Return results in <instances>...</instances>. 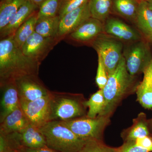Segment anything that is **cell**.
Masks as SVG:
<instances>
[{
  "label": "cell",
  "mask_w": 152,
  "mask_h": 152,
  "mask_svg": "<svg viewBox=\"0 0 152 152\" xmlns=\"http://www.w3.org/2000/svg\"><path fill=\"white\" fill-rule=\"evenodd\" d=\"M30 123L21 106L6 117L0 124V134L7 135L23 130Z\"/></svg>",
  "instance_id": "cell-17"
},
{
  "label": "cell",
  "mask_w": 152,
  "mask_h": 152,
  "mask_svg": "<svg viewBox=\"0 0 152 152\" xmlns=\"http://www.w3.org/2000/svg\"><path fill=\"white\" fill-rule=\"evenodd\" d=\"M116 152H150L148 150L140 146L134 141L124 142L121 146L116 148Z\"/></svg>",
  "instance_id": "cell-31"
},
{
  "label": "cell",
  "mask_w": 152,
  "mask_h": 152,
  "mask_svg": "<svg viewBox=\"0 0 152 152\" xmlns=\"http://www.w3.org/2000/svg\"><path fill=\"white\" fill-rule=\"evenodd\" d=\"M104 32L127 43L141 39L138 31L116 18L109 17L107 19L104 23Z\"/></svg>",
  "instance_id": "cell-13"
},
{
  "label": "cell",
  "mask_w": 152,
  "mask_h": 152,
  "mask_svg": "<svg viewBox=\"0 0 152 152\" xmlns=\"http://www.w3.org/2000/svg\"><path fill=\"white\" fill-rule=\"evenodd\" d=\"M103 33L104 23L91 17L68 37L78 42L91 43L96 38Z\"/></svg>",
  "instance_id": "cell-14"
},
{
  "label": "cell",
  "mask_w": 152,
  "mask_h": 152,
  "mask_svg": "<svg viewBox=\"0 0 152 152\" xmlns=\"http://www.w3.org/2000/svg\"><path fill=\"white\" fill-rule=\"evenodd\" d=\"M98 56V64L96 82L99 89H103L108 79V75L102 59L99 55Z\"/></svg>",
  "instance_id": "cell-30"
},
{
  "label": "cell",
  "mask_w": 152,
  "mask_h": 152,
  "mask_svg": "<svg viewBox=\"0 0 152 152\" xmlns=\"http://www.w3.org/2000/svg\"><path fill=\"white\" fill-rule=\"evenodd\" d=\"M140 0H113V10L120 16L135 23Z\"/></svg>",
  "instance_id": "cell-21"
},
{
  "label": "cell",
  "mask_w": 152,
  "mask_h": 152,
  "mask_svg": "<svg viewBox=\"0 0 152 152\" xmlns=\"http://www.w3.org/2000/svg\"><path fill=\"white\" fill-rule=\"evenodd\" d=\"M29 1L39 8L40 6L46 0H29Z\"/></svg>",
  "instance_id": "cell-35"
},
{
  "label": "cell",
  "mask_w": 152,
  "mask_h": 152,
  "mask_svg": "<svg viewBox=\"0 0 152 152\" xmlns=\"http://www.w3.org/2000/svg\"><path fill=\"white\" fill-rule=\"evenodd\" d=\"M61 1V0L45 1L39 7L38 11V19L58 16Z\"/></svg>",
  "instance_id": "cell-27"
},
{
  "label": "cell",
  "mask_w": 152,
  "mask_h": 152,
  "mask_svg": "<svg viewBox=\"0 0 152 152\" xmlns=\"http://www.w3.org/2000/svg\"><path fill=\"white\" fill-rule=\"evenodd\" d=\"M38 10V7L28 0L15 14L9 23L0 30L1 39L13 36L20 26Z\"/></svg>",
  "instance_id": "cell-16"
},
{
  "label": "cell",
  "mask_w": 152,
  "mask_h": 152,
  "mask_svg": "<svg viewBox=\"0 0 152 152\" xmlns=\"http://www.w3.org/2000/svg\"><path fill=\"white\" fill-rule=\"evenodd\" d=\"M148 122L149 128H150L152 129V118L148 121Z\"/></svg>",
  "instance_id": "cell-37"
},
{
  "label": "cell",
  "mask_w": 152,
  "mask_h": 152,
  "mask_svg": "<svg viewBox=\"0 0 152 152\" xmlns=\"http://www.w3.org/2000/svg\"><path fill=\"white\" fill-rule=\"evenodd\" d=\"M59 41L56 38L46 37L34 32L21 49L28 58L41 64Z\"/></svg>",
  "instance_id": "cell-9"
},
{
  "label": "cell",
  "mask_w": 152,
  "mask_h": 152,
  "mask_svg": "<svg viewBox=\"0 0 152 152\" xmlns=\"http://www.w3.org/2000/svg\"><path fill=\"white\" fill-rule=\"evenodd\" d=\"M41 64L25 56L14 45L13 36L0 41V84L29 75H38Z\"/></svg>",
  "instance_id": "cell-1"
},
{
  "label": "cell",
  "mask_w": 152,
  "mask_h": 152,
  "mask_svg": "<svg viewBox=\"0 0 152 152\" xmlns=\"http://www.w3.org/2000/svg\"><path fill=\"white\" fill-rule=\"evenodd\" d=\"M142 80L137 87V100L145 109L152 108V60L143 72Z\"/></svg>",
  "instance_id": "cell-18"
},
{
  "label": "cell",
  "mask_w": 152,
  "mask_h": 152,
  "mask_svg": "<svg viewBox=\"0 0 152 152\" xmlns=\"http://www.w3.org/2000/svg\"><path fill=\"white\" fill-rule=\"evenodd\" d=\"M16 150L19 152H61L56 151V150L52 149L47 146L38 149L20 148Z\"/></svg>",
  "instance_id": "cell-34"
},
{
  "label": "cell",
  "mask_w": 152,
  "mask_h": 152,
  "mask_svg": "<svg viewBox=\"0 0 152 152\" xmlns=\"http://www.w3.org/2000/svg\"><path fill=\"white\" fill-rule=\"evenodd\" d=\"M60 21L58 16L37 19L35 31L46 37L57 39Z\"/></svg>",
  "instance_id": "cell-24"
},
{
  "label": "cell",
  "mask_w": 152,
  "mask_h": 152,
  "mask_svg": "<svg viewBox=\"0 0 152 152\" xmlns=\"http://www.w3.org/2000/svg\"><path fill=\"white\" fill-rule=\"evenodd\" d=\"M133 125L130 127L125 130L121 134L124 142L135 140L149 136L148 122L145 114L141 113L133 120Z\"/></svg>",
  "instance_id": "cell-20"
},
{
  "label": "cell",
  "mask_w": 152,
  "mask_h": 152,
  "mask_svg": "<svg viewBox=\"0 0 152 152\" xmlns=\"http://www.w3.org/2000/svg\"><path fill=\"white\" fill-rule=\"evenodd\" d=\"M145 1L147 2L150 8L152 10V0H145Z\"/></svg>",
  "instance_id": "cell-36"
},
{
  "label": "cell",
  "mask_w": 152,
  "mask_h": 152,
  "mask_svg": "<svg viewBox=\"0 0 152 152\" xmlns=\"http://www.w3.org/2000/svg\"><path fill=\"white\" fill-rule=\"evenodd\" d=\"M110 117L98 116L93 118L86 115L61 122L80 139L103 141L104 131L110 122Z\"/></svg>",
  "instance_id": "cell-5"
},
{
  "label": "cell",
  "mask_w": 152,
  "mask_h": 152,
  "mask_svg": "<svg viewBox=\"0 0 152 152\" xmlns=\"http://www.w3.org/2000/svg\"><path fill=\"white\" fill-rule=\"evenodd\" d=\"M28 0H1L0 30L10 21L11 19Z\"/></svg>",
  "instance_id": "cell-23"
},
{
  "label": "cell",
  "mask_w": 152,
  "mask_h": 152,
  "mask_svg": "<svg viewBox=\"0 0 152 152\" xmlns=\"http://www.w3.org/2000/svg\"><path fill=\"white\" fill-rule=\"evenodd\" d=\"M91 17L104 23L113 10V0H89Z\"/></svg>",
  "instance_id": "cell-25"
},
{
  "label": "cell",
  "mask_w": 152,
  "mask_h": 152,
  "mask_svg": "<svg viewBox=\"0 0 152 152\" xmlns=\"http://www.w3.org/2000/svg\"><path fill=\"white\" fill-rule=\"evenodd\" d=\"M78 152H116V148L107 146L103 141L91 140L87 141Z\"/></svg>",
  "instance_id": "cell-28"
},
{
  "label": "cell",
  "mask_w": 152,
  "mask_h": 152,
  "mask_svg": "<svg viewBox=\"0 0 152 152\" xmlns=\"http://www.w3.org/2000/svg\"><path fill=\"white\" fill-rule=\"evenodd\" d=\"M105 104L103 90L99 89L92 95L88 100L84 102V105L88 108L87 116L94 118L101 115L104 111Z\"/></svg>",
  "instance_id": "cell-26"
},
{
  "label": "cell",
  "mask_w": 152,
  "mask_h": 152,
  "mask_svg": "<svg viewBox=\"0 0 152 152\" xmlns=\"http://www.w3.org/2000/svg\"><path fill=\"white\" fill-rule=\"evenodd\" d=\"M40 130L46 146L61 152H78L87 141L80 139L61 121H50Z\"/></svg>",
  "instance_id": "cell-3"
},
{
  "label": "cell",
  "mask_w": 152,
  "mask_h": 152,
  "mask_svg": "<svg viewBox=\"0 0 152 152\" xmlns=\"http://www.w3.org/2000/svg\"><path fill=\"white\" fill-rule=\"evenodd\" d=\"M135 23L147 40L152 42V10L145 0H140Z\"/></svg>",
  "instance_id": "cell-19"
},
{
  "label": "cell",
  "mask_w": 152,
  "mask_h": 152,
  "mask_svg": "<svg viewBox=\"0 0 152 152\" xmlns=\"http://www.w3.org/2000/svg\"><path fill=\"white\" fill-rule=\"evenodd\" d=\"M20 102H29L50 94L39 79L38 75H29L15 80Z\"/></svg>",
  "instance_id": "cell-11"
},
{
  "label": "cell",
  "mask_w": 152,
  "mask_h": 152,
  "mask_svg": "<svg viewBox=\"0 0 152 152\" xmlns=\"http://www.w3.org/2000/svg\"><path fill=\"white\" fill-rule=\"evenodd\" d=\"M88 1L78 8L68 13L60 19L57 37L59 42L70 34L86 20L91 17Z\"/></svg>",
  "instance_id": "cell-12"
},
{
  "label": "cell",
  "mask_w": 152,
  "mask_h": 152,
  "mask_svg": "<svg viewBox=\"0 0 152 152\" xmlns=\"http://www.w3.org/2000/svg\"><path fill=\"white\" fill-rule=\"evenodd\" d=\"M84 102L76 95L51 92L50 121H64L84 116Z\"/></svg>",
  "instance_id": "cell-4"
},
{
  "label": "cell",
  "mask_w": 152,
  "mask_h": 152,
  "mask_svg": "<svg viewBox=\"0 0 152 152\" xmlns=\"http://www.w3.org/2000/svg\"><path fill=\"white\" fill-rule=\"evenodd\" d=\"M10 152H19L16 150L13 149H11Z\"/></svg>",
  "instance_id": "cell-38"
},
{
  "label": "cell",
  "mask_w": 152,
  "mask_h": 152,
  "mask_svg": "<svg viewBox=\"0 0 152 152\" xmlns=\"http://www.w3.org/2000/svg\"><path fill=\"white\" fill-rule=\"evenodd\" d=\"M11 149L6 136L0 134V152H10Z\"/></svg>",
  "instance_id": "cell-33"
},
{
  "label": "cell",
  "mask_w": 152,
  "mask_h": 152,
  "mask_svg": "<svg viewBox=\"0 0 152 152\" xmlns=\"http://www.w3.org/2000/svg\"><path fill=\"white\" fill-rule=\"evenodd\" d=\"M89 0H61L58 16L60 19L71 11L78 8Z\"/></svg>",
  "instance_id": "cell-29"
},
{
  "label": "cell",
  "mask_w": 152,
  "mask_h": 152,
  "mask_svg": "<svg viewBox=\"0 0 152 152\" xmlns=\"http://www.w3.org/2000/svg\"><path fill=\"white\" fill-rule=\"evenodd\" d=\"M133 79L128 72L123 56L116 69L109 76L107 82L102 90L105 107L100 116L110 117L118 105L130 91Z\"/></svg>",
  "instance_id": "cell-2"
},
{
  "label": "cell",
  "mask_w": 152,
  "mask_h": 152,
  "mask_svg": "<svg viewBox=\"0 0 152 152\" xmlns=\"http://www.w3.org/2000/svg\"><path fill=\"white\" fill-rule=\"evenodd\" d=\"M50 94L36 100L20 102L21 107L30 124L40 128L50 121Z\"/></svg>",
  "instance_id": "cell-10"
},
{
  "label": "cell",
  "mask_w": 152,
  "mask_h": 152,
  "mask_svg": "<svg viewBox=\"0 0 152 152\" xmlns=\"http://www.w3.org/2000/svg\"><path fill=\"white\" fill-rule=\"evenodd\" d=\"M140 146L152 152V137L149 136L133 140Z\"/></svg>",
  "instance_id": "cell-32"
},
{
  "label": "cell",
  "mask_w": 152,
  "mask_h": 152,
  "mask_svg": "<svg viewBox=\"0 0 152 152\" xmlns=\"http://www.w3.org/2000/svg\"><path fill=\"white\" fill-rule=\"evenodd\" d=\"M123 56L128 72L133 78L143 73L152 60L149 47L142 39L126 45L123 50Z\"/></svg>",
  "instance_id": "cell-7"
},
{
  "label": "cell",
  "mask_w": 152,
  "mask_h": 152,
  "mask_svg": "<svg viewBox=\"0 0 152 152\" xmlns=\"http://www.w3.org/2000/svg\"><path fill=\"white\" fill-rule=\"evenodd\" d=\"M91 44L102 58L109 76L116 69L122 58V42L103 33Z\"/></svg>",
  "instance_id": "cell-6"
},
{
  "label": "cell",
  "mask_w": 152,
  "mask_h": 152,
  "mask_svg": "<svg viewBox=\"0 0 152 152\" xmlns=\"http://www.w3.org/2000/svg\"><path fill=\"white\" fill-rule=\"evenodd\" d=\"M4 135L13 149L20 148L38 149L47 146L45 139L39 129L31 124L20 132Z\"/></svg>",
  "instance_id": "cell-8"
},
{
  "label": "cell",
  "mask_w": 152,
  "mask_h": 152,
  "mask_svg": "<svg viewBox=\"0 0 152 152\" xmlns=\"http://www.w3.org/2000/svg\"><path fill=\"white\" fill-rule=\"evenodd\" d=\"M1 98V101L0 123L7 116L20 106L18 92L15 81L0 84Z\"/></svg>",
  "instance_id": "cell-15"
},
{
  "label": "cell",
  "mask_w": 152,
  "mask_h": 152,
  "mask_svg": "<svg viewBox=\"0 0 152 152\" xmlns=\"http://www.w3.org/2000/svg\"><path fill=\"white\" fill-rule=\"evenodd\" d=\"M38 11L31 16L17 30L13 35L14 45L20 49L28 38L34 32L37 21Z\"/></svg>",
  "instance_id": "cell-22"
}]
</instances>
